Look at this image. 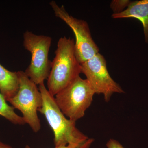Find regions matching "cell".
Wrapping results in <instances>:
<instances>
[{
	"label": "cell",
	"mask_w": 148,
	"mask_h": 148,
	"mask_svg": "<svg viewBox=\"0 0 148 148\" xmlns=\"http://www.w3.org/2000/svg\"><path fill=\"white\" fill-rule=\"evenodd\" d=\"M131 1L129 0H113L111 1L110 8L113 12V14L122 12L126 9Z\"/></svg>",
	"instance_id": "obj_11"
},
{
	"label": "cell",
	"mask_w": 148,
	"mask_h": 148,
	"mask_svg": "<svg viewBox=\"0 0 148 148\" xmlns=\"http://www.w3.org/2000/svg\"><path fill=\"white\" fill-rule=\"evenodd\" d=\"M95 94L87 80L79 76L57 93L54 98L64 115L76 122L84 116Z\"/></svg>",
	"instance_id": "obj_3"
},
{
	"label": "cell",
	"mask_w": 148,
	"mask_h": 148,
	"mask_svg": "<svg viewBox=\"0 0 148 148\" xmlns=\"http://www.w3.org/2000/svg\"><path fill=\"white\" fill-rule=\"evenodd\" d=\"M42 97V104L38 112L45 116L54 134L55 148L72 145L78 148H89L93 140L80 132L76 122L66 118L44 83L39 85Z\"/></svg>",
	"instance_id": "obj_1"
},
{
	"label": "cell",
	"mask_w": 148,
	"mask_h": 148,
	"mask_svg": "<svg viewBox=\"0 0 148 148\" xmlns=\"http://www.w3.org/2000/svg\"><path fill=\"white\" fill-rule=\"evenodd\" d=\"M49 5L55 16L64 21L73 30L76 39L75 53L80 64H82L99 53V47L92 39L86 21L70 15L64 6H60L54 1H51Z\"/></svg>",
	"instance_id": "obj_6"
},
{
	"label": "cell",
	"mask_w": 148,
	"mask_h": 148,
	"mask_svg": "<svg viewBox=\"0 0 148 148\" xmlns=\"http://www.w3.org/2000/svg\"><path fill=\"white\" fill-rule=\"evenodd\" d=\"M19 87L18 72H12L0 64V90L7 101L14 96Z\"/></svg>",
	"instance_id": "obj_9"
},
{
	"label": "cell",
	"mask_w": 148,
	"mask_h": 148,
	"mask_svg": "<svg viewBox=\"0 0 148 148\" xmlns=\"http://www.w3.org/2000/svg\"><path fill=\"white\" fill-rule=\"evenodd\" d=\"M0 148H12L10 146L7 144H5L3 143L1 140H0Z\"/></svg>",
	"instance_id": "obj_14"
},
{
	"label": "cell",
	"mask_w": 148,
	"mask_h": 148,
	"mask_svg": "<svg viewBox=\"0 0 148 148\" xmlns=\"http://www.w3.org/2000/svg\"><path fill=\"white\" fill-rule=\"evenodd\" d=\"M114 18H137L142 23L146 42L148 43V0L131 2L121 13L112 14Z\"/></svg>",
	"instance_id": "obj_8"
},
{
	"label": "cell",
	"mask_w": 148,
	"mask_h": 148,
	"mask_svg": "<svg viewBox=\"0 0 148 148\" xmlns=\"http://www.w3.org/2000/svg\"><path fill=\"white\" fill-rule=\"evenodd\" d=\"M82 73L94 90L95 94H102L106 102L110 101L114 93H124V90L110 75L104 56L98 53L81 64Z\"/></svg>",
	"instance_id": "obj_7"
},
{
	"label": "cell",
	"mask_w": 148,
	"mask_h": 148,
	"mask_svg": "<svg viewBox=\"0 0 148 148\" xmlns=\"http://www.w3.org/2000/svg\"><path fill=\"white\" fill-rule=\"evenodd\" d=\"M23 38V46L32 56L25 73L32 82L39 85L47 79L50 73L51 61L49 58V53L52 38L28 31L24 32Z\"/></svg>",
	"instance_id": "obj_4"
},
{
	"label": "cell",
	"mask_w": 148,
	"mask_h": 148,
	"mask_svg": "<svg viewBox=\"0 0 148 148\" xmlns=\"http://www.w3.org/2000/svg\"><path fill=\"white\" fill-rule=\"evenodd\" d=\"M18 91L8 102L14 109L21 112L25 123L34 132H39L41 123L37 112L42 106V95L37 85L29 79L25 72L18 71Z\"/></svg>",
	"instance_id": "obj_5"
},
{
	"label": "cell",
	"mask_w": 148,
	"mask_h": 148,
	"mask_svg": "<svg viewBox=\"0 0 148 148\" xmlns=\"http://www.w3.org/2000/svg\"><path fill=\"white\" fill-rule=\"evenodd\" d=\"M75 44L74 39L66 36L61 37L57 42L47 79V90L53 96L82 73L81 65L75 53Z\"/></svg>",
	"instance_id": "obj_2"
},
{
	"label": "cell",
	"mask_w": 148,
	"mask_h": 148,
	"mask_svg": "<svg viewBox=\"0 0 148 148\" xmlns=\"http://www.w3.org/2000/svg\"><path fill=\"white\" fill-rule=\"evenodd\" d=\"M25 148H32L31 147H29V146L27 145L26 146ZM55 148H78L76 146L72 145H68L63 146V147H57Z\"/></svg>",
	"instance_id": "obj_13"
},
{
	"label": "cell",
	"mask_w": 148,
	"mask_h": 148,
	"mask_svg": "<svg viewBox=\"0 0 148 148\" xmlns=\"http://www.w3.org/2000/svg\"><path fill=\"white\" fill-rule=\"evenodd\" d=\"M6 100L0 90V116L3 117L12 123L23 125L26 124L22 117L14 112V108L7 103Z\"/></svg>",
	"instance_id": "obj_10"
},
{
	"label": "cell",
	"mask_w": 148,
	"mask_h": 148,
	"mask_svg": "<svg viewBox=\"0 0 148 148\" xmlns=\"http://www.w3.org/2000/svg\"><path fill=\"white\" fill-rule=\"evenodd\" d=\"M106 146L108 148H124L119 142L113 139L109 140Z\"/></svg>",
	"instance_id": "obj_12"
}]
</instances>
